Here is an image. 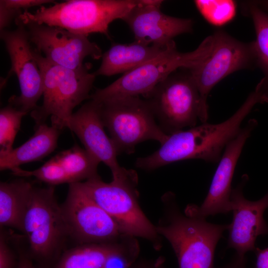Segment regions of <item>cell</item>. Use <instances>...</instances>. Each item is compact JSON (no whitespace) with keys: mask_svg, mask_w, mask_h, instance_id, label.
Instances as JSON below:
<instances>
[{"mask_svg":"<svg viewBox=\"0 0 268 268\" xmlns=\"http://www.w3.org/2000/svg\"><path fill=\"white\" fill-rule=\"evenodd\" d=\"M66 128L77 135L85 149L110 168L112 175L124 169L119 165L117 151L105 132L100 103L90 99L84 103L71 115Z\"/></svg>","mask_w":268,"mask_h":268,"instance_id":"cell-17","label":"cell"},{"mask_svg":"<svg viewBox=\"0 0 268 268\" xmlns=\"http://www.w3.org/2000/svg\"><path fill=\"white\" fill-rule=\"evenodd\" d=\"M194 3L205 20L215 26L230 22L236 13V4L233 0H196Z\"/></svg>","mask_w":268,"mask_h":268,"instance_id":"cell-25","label":"cell"},{"mask_svg":"<svg viewBox=\"0 0 268 268\" xmlns=\"http://www.w3.org/2000/svg\"><path fill=\"white\" fill-rule=\"evenodd\" d=\"M129 267L127 268H129Z\"/></svg>","mask_w":268,"mask_h":268,"instance_id":"cell-34","label":"cell"},{"mask_svg":"<svg viewBox=\"0 0 268 268\" xmlns=\"http://www.w3.org/2000/svg\"><path fill=\"white\" fill-rule=\"evenodd\" d=\"M23 25L27 29L30 43L55 65L79 69L87 66L83 63L86 57L99 60L102 57L101 48L87 36L44 24L29 22Z\"/></svg>","mask_w":268,"mask_h":268,"instance_id":"cell-13","label":"cell"},{"mask_svg":"<svg viewBox=\"0 0 268 268\" xmlns=\"http://www.w3.org/2000/svg\"><path fill=\"white\" fill-rule=\"evenodd\" d=\"M61 206L68 235L81 244L110 243L127 236L78 182L69 184L67 198Z\"/></svg>","mask_w":268,"mask_h":268,"instance_id":"cell-11","label":"cell"},{"mask_svg":"<svg viewBox=\"0 0 268 268\" xmlns=\"http://www.w3.org/2000/svg\"><path fill=\"white\" fill-rule=\"evenodd\" d=\"M101 104V114L118 154H131L138 143L154 140L160 144L167 138L146 99L127 97Z\"/></svg>","mask_w":268,"mask_h":268,"instance_id":"cell-7","label":"cell"},{"mask_svg":"<svg viewBox=\"0 0 268 268\" xmlns=\"http://www.w3.org/2000/svg\"><path fill=\"white\" fill-rule=\"evenodd\" d=\"M243 6L245 14L251 18L254 24L257 68L263 74L255 90L260 95L263 103H268V13L260 8L254 0L246 1Z\"/></svg>","mask_w":268,"mask_h":268,"instance_id":"cell-22","label":"cell"},{"mask_svg":"<svg viewBox=\"0 0 268 268\" xmlns=\"http://www.w3.org/2000/svg\"><path fill=\"white\" fill-rule=\"evenodd\" d=\"M60 130L46 123L35 128L34 134L20 146L6 154L0 155V170L20 167L28 163L38 161L53 152L57 146Z\"/></svg>","mask_w":268,"mask_h":268,"instance_id":"cell-20","label":"cell"},{"mask_svg":"<svg viewBox=\"0 0 268 268\" xmlns=\"http://www.w3.org/2000/svg\"><path fill=\"white\" fill-rule=\"evenodd\" d=\"M254 251L256 257L255 268H268V247L264 249L256 247Z\"/></svg>","mask_w":268,"mask_h":268,"instance_id":"cell-30","label":"cell"},{"mask_svg":"<svg viewBox=\"0 0 268 268\" xmlns=\"http://www.w3.org/2000/svg\"><path fill=\"white\" fill-rule=\"evenodd\" d=\"M142 0H68L36 11H24L14 21L16 24L29 22L59 27L88 36L99 33L109 37V26L123 20Z\"/></svg>","mask_w":268,"mask_h":268,"instance_id":"cell-4","label":"cell"},{"mask_svg":"<svg viewBox=\"0 0 268 268\" xmlns=\"http://www.w3.org/2000/svg\"><path fill=\"white\" fill-rule=\"evenodd\" d=\"M165 259L160 256L155 259H137L129 268H165Z\"/></svg>","mask_w":268,"mask_h":268,"instance_id":"cell-29","label":"cell"},{"mask_svg":"<svg viewBox=\"0 0 268 268\" xmlns=\"http://www.w3.org/2000/svg\"><path fill=\"white\" fill-rule=\"evenodd\" d=\"M258 103H262V100L254 90L236 112L224 122L216 124L206 122L168 135L156 151L141 158V166L150 171L187 159L219 162L225 147L238 135L243 121Z\"/></svg>","mask_w":268,"mask_h":268,"instance_id":"cell-1","label":"cell"},{"mask_svg":"<svg viewBox=\"0 0 268 268\" xmlns=\"http://www.w3.org/2000/svg\"><path fill=\"white\" fill-rule=\"evenodd\" d=\"M78 183L85 193L114 219L123 234L146 239L156 250L161 248V236L140 206L135 171L125 168L112 175L110 183L104 182L100 176Z\"/></svg>","mask_w":268,"mask_h":268,"instance_id":"cell-3","label":"cell"},{"mask_svg":"<svg viewBox=\"0 0 268 268\" xmlns=\"http://www.w3.org/2000/svg\"><path fill=\"white\" fill-rule=\"evenodd\" d=\"M27 113L9 104L0 111V155L13 149V144L20 129L22 118Z\"/></svg>","mask_w":268,"mask_h":268,"instance_id":"cell-24","label":"cell"},{"mask_svg":"<svg viewBox=\"0 0 268 268\" xmlns=\"http://www.w3.org/2000/svg\"><path fill=\"white\" fill-rule=\"evenodd\" d=\"M171 73L143 97L167 134L196 126L201 98L189 70Z\"/></svg>","mask_w":268,"mask_h":268,"instance_id":"cell-8","label":"cell"},{"mask_svg":"<svg viewBox=\"0 0 268 268\" xmlns=\"http://www.w3.org/2000/svg\"><path fill=\"white\" fill-rule=\"evenodd\" d=\"M257 125L256 119L249 120L226 145L202 203L200 206L189 204L184 210L185 213L206 218L209 215L231 211V182L235 169L246 141Z\"/></svg>","mask_w":268,"mask_h":268,"instance_id":"cell-14","label":"cell"},{"mask_svg":"<svg viewBox=\"0 0 268 268\" xmlns=\"http://www.w3.org/2000/svg\"><path fill=\"white\" fill-rule=\"evenodd\" d=\"M212 35L205 38L195 50L182 53L174 41L163 52L130 71L107 86L97 89L89 99L99 103L127 97L145 96L179 68L190 69L202 63L210 54Z\"/></svg>","mask_w":268,"mask_h":268,"instance_id":"cell-6","label":"cell"},{"mask_svg":"<svg viewBox=\"0 0 268 268\" xmlns=\"http://www.w3.org/2000/svg\"><path fill=\"white\" fill-rule=\"evenodd\" d=\"M162 201L163 214L156 230L171 245L179 268H213L215 248L229 224L183 213L172 193L165 194Z\"/></svg>","mask_w":268,"mask_h":268,"instance_id":"cell-2","label":"cell"},{"mask_svg":"<svg viewBox=\"0 0 268 268\" xmlns=\"http://www.w3.org/2000/svg\"><path fill=\"white\" fill-rule=\"evenodd\" d=\"M160 0H142L123 19L134 41L146 45L166 46L175 37L193 31V21L168 15L160 10Z\"/></svg>","mask_w":268,"mask_h":268,"instance_id":"cell-16","label":"cell"},{"mask_svg":"<svg viewBox=\"0 0 268 268\" xmlns=\"http://www.w3.org/2000/svg\"><path fill=\"white\" fill-rule=\"evenodd\" d=\"M33 54L43 80V103L31 112L35 128L45 123L50 116L51 125L61 130L73 109L89 98L96 76L88 72L89 65L72 69L51 63L35 48Z\"/></svg>","mask_w":268,"mask_h":268,"instance_id":"cell-5","label":"cell"},{"mask_svg":"<svg viewBox=\"0 0 268 268\" xmlns=\"http://www.w3.org/2000/svg\"><path fill=\"white\" fill-rule=\"evenodd\" d=\"M34 187L22 179L0 183V224L21 230L23 216Z\"/></svg>","mask_w":268,"mask_h":268,"instance_id":"cell-21","label":"cell"},{"mask_svg":"<svg viewBox=\"0 0 268 268\" xmlns=\"http://www.w3.org/2000/svg\"><path fill=\"white\" fill-rule=\"evenodd\" d=\"M170 44L166 46L148 45L136 41L114 44L103 54L101 64L93 73L96 76L123 74L155 57Z\"/></svg>","mask_w":268,"mask_h":268,"instance_id":"cell-19","label":"cell"},{"mask_svg":"<svg viewBox=\"0 0 268 268\" xmlns=\"http://www.w3.org/2000/svg\"><path fill=\"white\" fill-rule=\"evenodd\" d=\"M16 25L15 29H4L0 34L11 61L8 74H15L20 89V94L11 97L9 103L28 113L37 107V103L43 96V80L27 29L23 24Z\"/></svg>","mask_w":268,"mask_h":268,"instance_id":"cell-12","label":"cell"},{"mask_svg":"<svg viewBox=\"0 0 268 268\" xmlns=\"http://www.w3.org/2000/svg\"><path fill=\"white\" fill-rule=\"evenodd\" d=\"M248 180V175H243L241 182L232 189L230 196L233 219L229 224L227 246L234 249L239 257L255 250L259 236L268 234V224L264 218L268 208V192L258 201L247 200L243 189Z\"/></svg>","mask_w":268,"mask_h":268,"instance_id":"cell-15","label":"cell"},{"mask_svg":"<svg viewBox=\"0 0 268 268\" xmlns=\"http://www.w3.org/2000/svg\"><path fill=\"white\" fill-rule=\"evenodd\" d=\"M21 231L25 234L32 255L42 260L59 251L67 232L54 186L33 188L23 216Z\"/></svg>","mask_w":268,"mask_h":268,"instance_id":"cell-10","label":"cell"},{"mask_svg":"<svg viewBox=\"0 0 268 268\" xmlns=\"http://www.w3.org/2000/svg\"><path fill=\"white\" fill-rule=\"evenodd\" d=\"M220 268H247L245 257H239L235 254L230 263Z\"/></svg>","mask_w":268,"mask_h":268,"instance_id":"cell-31","label":"cell"},{"mask_svg":"<svg viewBox=\"0 0 268 268\" xmlns=\"http://www.w3.org/2000/svg\"><path fill=\"white\" fill-rule=\"evenodd\" d=\"M56 3L51 0H0V31L6 29L22 12L30 7Z\"/></svg>","mask_w":268,"mask_h":268,"instance_id":"cell-27","label":"cell"},{"mask_svg":"<svg viewBox=\"0 0 268 268\" xmlns=\"http://www.w3.org/2000/svg\"><path fill=\"white\" fill-rule=\"evenodd\" d=\"M254 1L260 8L268 13V0H256Z\"/></svg>","mask_w":268,"mask_h":268,"instance_id":"cell-33","label":"cell"},{"mask_svg":"<svg viewBox=\"0 0 268 268\" xmlns=\"http://www.w3.org/2000/svg\"><path fill=\"white\" fill-rule=\"evenodd\" d=\"M17 268H37L33 264L30 258L23 254H20Z\"/></svg>","mask_w":268,"mask_h":268,"instance_id":"cell-32","label":"cell"},{"mask_svg":"<svg viewBox=\"0 0 268 268\" xmlns=\"http://www.w3.org/2000/svg\"><path fill=\"white\" fill-rule=\"evenodd\" d=\"M14 258L4 237L2 234L0 238V268H13Z\"/></svg>","mask_w":268,"mask_h":268,"instance_id":"cell-28","label":"cell"},{"mask_svg":"<svg viewBox=\"0 0 268 268\" xmlns=\"http://www.w3.org/2000/svg\"><path fill=\"white\" fill-rule=\"evenodd\" d=\"M138 252L135 238L125 236L115 242L83 244L69 249L53 268H105L115 259L130 267L138 259Z\"/></svg>","mask_w":268,"mask_h":268,"instance_id":"cell-18","label":"cell"},{"mask_svg":"<svg viewBox=\"0 0 268 268\" xmlns=\"http://www.w3.org/2000/svg\"><path fill=\"white\" fill-rule=\"evenodd\" d=\"M212 36L209 56L201 64L187 69L200 93L199 120L202 123L208 119V94L216 84L236 71L257 68L254 41L241 42L221 30Z\"/></svg>","mask_w":268,"mask_h":268,"instance_id":"cell-9","label":"cell"},{"mask_svg":"<svg viewBox=\"0 0 268 268\" xmlns=\"http://www.w3.org/2000/svg\"><path fill=\"white\" fill-rule=\"evenodd\" d=\"M54 157L66 172L70 183L99 176L97 170L100 161L78 144L61 151Z\"/></svg>","mask_w":268,"mask_h":268,"instance_id":"cell-23","label":"cell"},{"mask_svg":"<svg viewBox=\"0 0 268 268\" xmlns=\"http://www.w3.org/2000/svg\"><path fill=\"white\" fill-rule=\"evenodd\" d=\"M11 171L15 176L21 177L32 176L52 186L65 183L70 184L66 172L54 156L34 170H25L17 167Z\"/></svg>","mask_w":268,"mask_h":268,"instance_id":"cell-26","label":"cell"}]
</instances>
